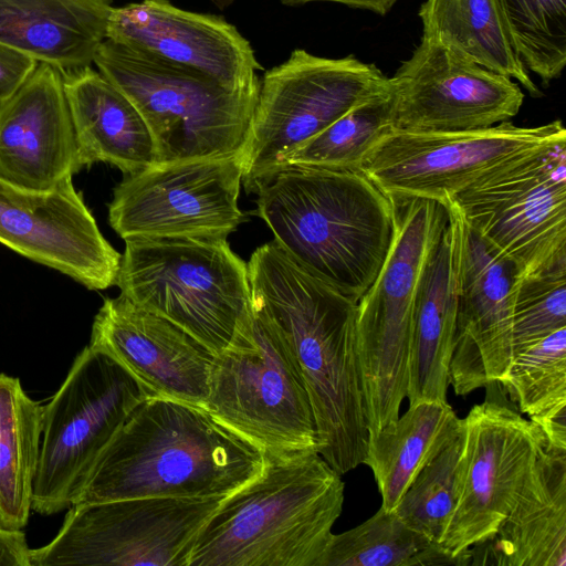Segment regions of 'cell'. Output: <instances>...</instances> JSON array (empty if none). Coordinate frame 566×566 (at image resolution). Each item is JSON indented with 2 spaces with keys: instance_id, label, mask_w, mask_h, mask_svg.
Returning <instances> with one entry per match:
<instances>
[{
  "instance_id": "1",
  "label": "cell",
  "mask_w": 566,
  "mask_h": 566,
  "mask_svg": "<svg viewBox=\"0 0 566 566\" xmlns=\"http://www.w3.org/2000/svg\"><path fill=\"white\" fill-rule=\"evenodd\" d=\"M247 263L252 302L279 327L303 378L317 452L343 475L364 463L369 437L357 302L308 273L274 240Z\"/></svg>"
},
{
  "instance_id": "2",
  "label": "cell",
  "mask_w": 566,
  "mask_h": 566,
  "mask_svg": "<svg viewBox=\"0 0 566 566\" xmlns=\"http://www.w3.org/2000/svg\"><path fill=\"white\" fill-rule=\"evenodd\" d=\"M264 457L203 408L148 397L101 453L73 504L137 497L228 496L253 480Z\"/></svg>"
},
{
  "instance_id": "3",
  "label": "cell",
  "mask_w": 566,
  "mask_h": 566,
  "mask_svg": "<svg viewBox=\"0 0 566 566\" xmlns=\"http://www.w3.org/2000/svg\"><path fill=\"white\" fill-rule=\"evenodd\" d=\"M255 213L300 266L355 302L390 250L397 206L359 170L285 167L255 190Z\"/></svg>"
},
{
  "instance_id": "4",
  "label": "cell",
  "mask_w": 566,
  "mask_h": 566,
  "mask_svg": "<svg viewBox=\"0 0 566 566\" xmlns=\"http://www.w3.org/2000/svg\"><path fill=\"white\" fill-rule=\"evenodd\" d=\"M263 457L202 526L188 566H317L342 514V475L317 451Z\"/></svg>"
},
{
  "instance_id": "5",
  "label": "cell",
  "mask_w": 566,
  "mask_h": 566,
  "mask_svg": "<svg viewBox=\"0 0 566 566\" xmlns=\"http://www.w3.org/2000/svg\"><path fill=\"white\" fill-rule=\"evenodd\" d=\"M93 64L137 107L158 163L240 157L260 81L228 86L105 39Z\"/></svg>"
},
{
  "instance_id": "6",
  "label": "cell",
  "mask_w": 566,
  "mask_h": 566,
  "mask_svg": "<svg viewBox=\"0 0 566 566\" xmlns=\"http://www.w3.org/2000/svg\"><path fill=\"white\" fill-rule=\"evenodd\" d=\"M120 295L178 325L213 354L253 315L248 263L227 239L125 240Z\"/></svg>"
},
{
  "instance_id": "7",
  "label": "cell",
  "mask_w": 566,
  "mask_h": 566,
  "mask_svg": "<svg viewBox=\"0 0 566 566\" xmlns=\"http://www.w3.org/2000/svg\"><path fill=\"white\" fill-rule=\"evenodd\" d=\"M252 311L214 355L203 409L263 454L317 451L313 410L293 353L253 302Z\"/></svg>"
},
{
  "instance_id": "8",
  "label": "cell",
  "mask_w": 566,
  "mask_h": 566,
  "mask_svg": "<svg viewBox=\"0 0 566 566\" xmlns=\"http://www.w3.org/2000/svg\"><path fill=\"white\" fill-rule=\"evenodd\" d=\"M395 237L373 284L357 302V346L369 436L399 416L407 396L412 324L427 264L448 208L413 199L397 206Z\"/></svg>"
},
{
  "instance_id": "9",
  "label": "cell",
  "mask_w": 566,
  "mask_h": 566,
  "mask_svg": "<svg viewBox=\"0 0 566 566\" xmlns=\"http://www.w3.org/2000/svg\"><path fill=\"white\" fill-rule=\"evenodd\" d=\"M391 88L374 63L295 49L264 72L248 139L240 156L248 192L270 180L284 158L347 112Z\"/></svg>"
},
{
  "instance_id": "10",
  "label": "cell",
  "mask_w": 566,
  "mask_h": 566,
  "mask_svg": "<svg viewBox=\"0 0 566 566\" xmlns=\"http://www.w3.org/2000/svg\"><path fill=\"white\" fill-rule=\"evenodd\" d=\"M449 207L520 280L566 265V136L500 165Z\"/></svg>"
},
{
  "instance_id": "11",
  "label": "cell",
  "mask_w": 566,
  "mask_h": 566,
  "mask_svg": "<svg viewBox=\"0 0 566 566\" xmlns=\"http://www.w3.org/2000/svg\"><path fill=\"white\" fill-rule=\"evenodd\" d=\"M149 395L118 361L88 345L43 406L32 510L69 509L87 473L132 410Z\"/></svg>"
},
{
  "instance_id": "12",
  "label": "cell",
  "mask_w": 566,
  "mask_h": 566,
  "mask_svg": "<svg viewBox=\"0 0 566 566\" xmlns=\"http://www.w3.org/2000/svg\"><path fill=\"white\" fill-rule=\"evenodd\" d=\"M226 496L137 497L71 505L30 566H188L196 537Z\"/></svg>"
},
{
  "instance_id": "13",
  "label": "cell",
  "mask_w": 566,
  "mask_h": 566,
  "mask_svg": "<svg viewBox=\"0 0 566 566\" xmlns=\"http://www.w3.org/2000/svg\"><path fill=\"white\" fill-rule=\"evenodd\" d=\"M565 136L559 119L535 127L507 120L459 132L391 129L371 148L358 170L396 206L424 199L448 208L457 195L500 165Z\"/></svg>"
},
{
  "instance_id": "14",
  "label": "cell",
  "mask_w": 566,
  "mask_h": 566,
  "mask_svg": "<svg viewBox=\"0 0 566 566\" xmlns=\"http://www.w3.org/2000/svg\"><path fill=\"white\" fill-rule=\"evenodd\" d=\"M241 184L240 157L155 164L115 187L108 222L124 240L227 239Z\"/></svg>"
},
{
  "instance_id": "15",
  "label": "cell",
  "mask_w": 566,
  "mask_h": 566,
  "mask_svg": "<svg viewBox=\"0 0 566 566\" xmlns=\"http://www.w3.org/2000/svg\"><path fill=\"white\" fill-rule=\"evenodd\" d=\"M462 427L458 497L439 544L471 559L470 548L490 539L510 513L546 439L536 423L491 397L471 408Z\"/></svg>"
},
{
  "instance_id": "16",
  "label": "cell",
  "mask_w": 566,
  "mask_h": 566,
  "mask_svg": "<svg viewBox=\"0 0 566 566\" xmlns=\"http://www.w3.org/2000/svg\"><path fill=\"white\" fill-rule=\"evenodd\" d=\"M390 81L392 129L405 132L488 128L516 116L524 102L517 82L424 32Z\"/></svg>"
},
{
  "instance_id": "17",
  "label": "cell",
  "mask_w": 566,
  "mask_h": 566,
  "mask_svg": "<svg viewBox=\"0 0 566 566\" xmlns=\"http://www.w3.org/2000/svg\"><path fill=\"white\" fill-rule=\"evenodd\" d=\"M0 243L88 290L116 284L122 254L99 231L73 177L48 191L0 180Z\"/></svg>"
},
{
  "instance_id": "18",
  "label": "cell",
  "mask_w": 566,
  "mask_h": 566,
  "mask_svg": "<svg viewBox=\"0 0 566 566\" xmlns=\"http://www.w3.org/2000/svg\"><path fill=\"white\" fill-rule=\"evenodd\" d=\"M520 273L463 221L458 318L450 363L457 396L500 381L513 358L512 317Z\"/></svg>"
},
{
  "instance_id": "19",
  "label": "cell",
  "mask_w": 566,
  "mask_h": 566,
  "mask_svg": "<svg viewBox=\"0 0 566 566\" xmlns=\"http://www.w3.org/2000/svg\"><path fill=\"white\" fill-rule=\"evenodd\" d=\"M88 346L118 361L149 397L203 408L216 354L165 317L120 294L105 298Z\"/></svg>"
},
{
  "instance_id": "20",
  "label": "cell",
  "mask_w": 566,
  "mask_h": 566,
  "mask_svg": "<svg viewBox=\"0 0 566 566\" xmlns=\"http://www.w3.org/2000/svg\"><path fill=\"white\" fill-rule=\"evenodd\" d=\"M106 39L135 52L185 67L228 85L260 81L251 43L221 17L180 9L168 0L113 7Z\"/></svg>"
},
{
  "instance_id": "21",
  "label": "cell",
  "mask_w": 566,
  "mask_h": 566,
  "mask_svg": "<svg viewBox=\"0 0 566 566\" xmlns=\"http://www.w3.org/2000/svg\"><path fill=\"white\" fill-rule=\"evenodd\" d=\"M78 172L62 72L39 62L0 107V180L48 191Z\"/></svg>"
},
{
  "instance_id": "22",
  "label": "cell",
  "mask_w": 566,
  "mask_h": 566,
  "mask_svg": "<svg viewBox=\"0 0 566 566\" xmlns=\"http://www.w3.org/2000/svg\"><path fill=\"white\" fill-rule=\"evenodd\" d=\"M470 565L566 566V449L546 447L507 516Z\"/></svg>"
},
{
  "instance_id": "23",
  "label": "cell",
  "mask_w": 566,
  "mask_h": 566,
  "mask_svg": "<svg viewBox=\"0 0 566 566\" xmlns=\"http://www.w3.org/2000/svg\"><path fill=\"white\" fill-rule=\"evenodd\" d=\"M463 220L451 207L442 237L423 273L416 302L407 396L447 401L458 318V272Z\"/></svg>"
},
{
  "instance_id": "24",
  "label": "cell",
  "mask_w": 566,
  "mask_h": 566,
  "mask_svg": "<svg viewBox=\"0 0 566 566\" xmlns=\"http://www.w3.org/2000/svg\"><path fill=\"white\" fill-rule=\"evenodd\" d=\"M61 72L78 171L106 163L133 175L158 163L146 120L119 88L92 65Z\"/></svg>"
},
{
  "instance_id": "25",
  "label": "cell",
  "mask_w": 566,
  "mask_h": 566,
  "mask_svg": "<svg viewBox=\"0 0 566 566\" xmlns=\"http://www.w3.org/2000/svg\"><path fill=\"white\" fill-rule=\"evenodd\" d=\"M113 0H0V43L60 71L92 65Z\"/></svg>"
},
{
  "instance_id": "26",
  "label": "cell",
  "mask_w": 566,
  "mask_h": 566,
  "mask_svg": "<svg viewBox=\"0 0 566 566\" xmlns=\"http://www.w3.org/2000/svg\"><path fill=\"white\" fill-rule=\"evenodd\" d=\"M447 401H418L368 437L364 464L373 473L381 507L391 511L417 474L461 432Z\"/></svg>"
},
{
  "instance_id": "27",
  "label": "cell",
  "mask_w": 566,
  "mask_h": 566,
  "mask_svg": "<svg viewBox=\"0 0 566 566\" xmlns=\"http://www.w3.org/2000/svg\"><path fill=\"white\" fill-rule=\"evenodd\" d=\"M418 15L422 32L436 34L478 64L542 96L515 49L499 0H426Z\"/></svg>"
},
{
  "instance_id": "28",
  "label": "cell",
  "mask_w": 566,
  "mask_h": 566,
  "mask_svg": "<svg viewBox=\"0 0 566 566\" xmlns=\"http://www.w3.org/2000/svg\"><path fill=\"white\" fill-rule=\"evenodd\" d=\"M43 406L20 379L0 374V526L21 530L32 510Z\"/></svg>"
},
{
  "instance_id": "29",
  "label": "cell",
  "mask_w": 566,
  "mask_h": 566,
  "mask_svg": "<svg viewBox=\"0 0 566 566\" xmlns=\"http://www.w3.org/2000/svg\"><path fill=\"white\" fill-rule=\"evenodd\" d=\"M499 384L539 427L546 447L566 449V327L516 353Z\"/></svg>"
},
{
  "instance_id": "30",
  "label": "cell",
  "mask_w": 566,
  "mask_h": 566,
  "mask_svg": "<svg viewBox=\"0 0 566 566\" xmlns=\"http://www.w3.org/2000/svg\"><path fill=\"white\" fill-rule=\"evenodd\" d=\"M391 108L390 88L354 107L294 149L284 158L281 170L292 166L358 170L371 148L392 129Z\"/></svg>"
},
{
  "instance_id": "31",
  "label": "cell",
  "mask_w": 566,
  "mask_h": 566,
  "mask_svg": "<svg viewBox=\"0 0 566 566\" xmlns=\"http://www.w3.org/2000/svg\"><path fill=\"white\" fill-rule=\"evenodd\" d=\"M431 544L394 511L380 506L356 527L333 533L317 566H415Z\"/></svg>"
},
{
  "instance_id": "32",
  "label": "cell",
  "mask_w": 566,
  "mask_h": 566,
  "mask_svg": "<svg viewBox=\"0 0 566 566\" xmlns=\"http://www.w3.org/2000/svg\"><path fill=\"white\" fill-rule=\"evenodd\" d=\"M515 49L543 86L566 64V0H499Z\"/></svg>"
},
{
  "instance_id": "33",
  "label": "cell",
  "mask_w": 566,
  "mask_h": 566,
  "mask_svg": "<svg viewBox=\"0 0 566 566\" xmlns=\"http://www.w3.org/2000/svg\"><path fill=\"white\" fill-rule=\"evenodd\" d=\"M463 427L460 434L412 480L394 511L410 528L440 543L455 507Z\"/></svg>"
},
{
  "instance_id": "34",
  "label": "cell",
  "mask_w": 566,
  "mask_h": 566,
  "mask_svg": "<svg viewBox=\"0 0 566 566\" xmlns=\"http://www.w3.org/2000/svg\"><path fill=\"white\" fill-rule=\"evenodd\" d=\"M562 327H566V265L520 280L513 302V356Z\"/></svg>"
},
{
  "instance_id": "35",
  "label": "cell",
  "mask_w": 566,
  "mask_h": 566,
  "mask_svg": "<svg viewBox=\"0 0 566 566\" xmlns=\"http://www.w3.org/2000/svg\"><path fill=\"white\" fill-rule=\"evenodd\" d=\"M38 64L34 57L0 43V107L25 83Z\"/></svg>"
},
{
  "instance_id": "36",
  "label": "cell",
  "mask_w": 566,
  "mask_h": 566,
  "mask_svg": "<svg viewBox=\"0 0 566 566\" xmlns=\"http://www.w3.org/2000/svg\"><path fill=\"white\" fill-rule=\"evenodd\" d=\"M30 549L23 532L0 526V566H30Z\"/></svg>"
},
{
  "instance_id": "37",
  "label": "cell",
  "mask_w": 566,
  "mask_h": 566,
  "mask_svg": "<svg viewBox=\"0 0 566 566\" xmlns=\"http://www.w3.org/2000/svg\"><path fill=\"white\" fill-rule=\"evenodd\" d=\"M287 7H300L311 2H334L353 9H361L379 15H386L398 0H280Z\"/></svg>"
}]
</instances>
